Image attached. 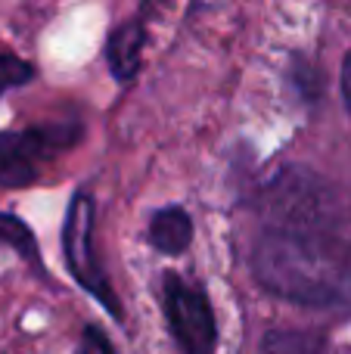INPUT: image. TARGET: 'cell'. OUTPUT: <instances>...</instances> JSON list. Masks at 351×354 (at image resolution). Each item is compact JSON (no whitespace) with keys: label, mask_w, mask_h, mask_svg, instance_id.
<instances>
[{"label":"cell","mask_w":351,"mask_h":354,"mask_svg":"<svg viewBox=\"0 0 351 354\" xmlns=\"http://www.w3.org/2000/svg\"><path fill=\"white\" fill-rule=\"evenodd\" d=\"M78 140L75 124H44V128L6 131L0 134V183L3 187H25L37 180V171L53 153L68 149Z\"/></svg>","instance_id":"cell-4"},{"label":"cell","mask_w":351,"mask_h":354,"mask_svg":"<svg viewBox=\"0 0 351 354\" xmlns=\"http://www.w3.org/2000/svg\"><path fill=\"white\" fill-rule=\"evenodd\" d=\"M78 354H115V348L109 345V339L97 330V326H84L78 342Z\"/></svg>","instance_id":"cell-9"},{"label":"cell","mask_w":351,"mask_h":354,"mask_svg":"<svg viewBox=\"0 0 351 354\" xmlns=\"http://www.w3.org/2000/svg\"><path fill=\"white\" fill-rule=\"evenodd\" d=\"M342 93H345V103L351 109V53L345 56V66H342Z\"/></svg>","instance_id":"cell-10"},{"label":"cell","mask_w":351,"mask_h":354,"mask_svg":"<svg viewBox=\"0 0 351 354\" xmlns=\"http://www.w3.org/2000/svg\"><path fill=\"white\" fill-rule=\"evenodd\" d=\"M0 243H3V245H16L19 255H25V258H37V252H35V239H31V233L25 230L22 221H19V218L0 214Z\"/></svg>","instance_id":"cell-7"},{"label":"cell","mask_w":351,"mask_h":354,"mask_svg":"<svg viewBox=\"0 0 351 354\" xmlns=\"http://www.w3.org/2000/svg\"><path fill=\"white\" fill-rule=\"evenodd\" d=\"M149 239L162 255H180L193 243V224L184 208H162L149 221Z\"/></svg>","instance_id":"cell-6"},{"label":"cell","mask_w":351,"mask_h":354,"mask_svg":"<svg viewBox=\"0 0 351 354\" xmlns=\"http://www.w3.org/2000/svg\"><path fill=\"white\" fill-rule=\"evenodd\" d=\"M140 50H143V25L140 22H124L115 28L106 44V62H109L112 75L118 81H131L140 66Z\"/></svg>","instance_id":"cell-5"},{"label":"cell","mask_w":351,"mask_h":354,"mask_svg":"<svg viewBox=\"0 0 351 354\" xmlns=\"http://www.w3.org/2000/svg\"><path fill=\"white\" fill-rule=\"evenodd\" d=\"M62 252H66V264L72 277L112 314L122 317V308L115 301L109 280L103 274L97 252H93V199L87 193H75L68 202L66 224H62Z\"/></svg>","instance_id":"cell-2"},{"label":"cell","mask_w":351,"mask_h":354,"mask_svg":"<svg viewBox=\"0 0 351 354\" xmlns=\"http://www.w3.org/2000/svg\"><path fill=\"white\" fill-rule=\"evenodd\" d=\"M35 75V68L28 62H22L12 53H0V93L10 91V87H19Z\"/></svg>","instance_id":"cell-8"},{"label":"cell","mask_w":351,"mask_h":354,"mask_svg":"<svg viewBox=\"0 0 351 354\" xmlns=\"http://www.w3.org/2000/svg\"><path fill=\"white\" fill-rule=\"evenodd\" d=\"M290 183L292 189H277L274 218L255 243V277L292 301H339L351 283L348 249L336 236L323 199L308 193V180L292 177Z\"/></svg>","instance_id":"cell-1"},{"label":"cell","mask_w":351,"mask_h":354,"mask_svg":"<svg viewBox=\"0 0 351 354\" xmlns=\"http://www.w3.org/2000/svg\"><path fill=\"white\" fill-rule=\"evenodd\" d=\"M165 292V317L180 354H215L218 326L209 295L196 283L178 274H168L162 283Z\"/></svg>","instance_id":"cell-3"}]
</instances>
